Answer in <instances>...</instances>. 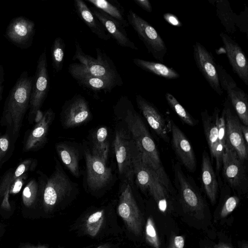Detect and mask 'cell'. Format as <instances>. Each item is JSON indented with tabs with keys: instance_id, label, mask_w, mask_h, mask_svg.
I'll return each instance as SVG.
<instances>
[{
	"instance_id": "1",
	"label": "cell",
	"mask_w": 248,
	"mask_h": 248,
	"mask_svg": "<svg viewBox=\"0 0 248 248\" xmlns=\"http://www.w3.org/2000/svg\"><path fill=\"white\" fill-rule=\"evenodd\" d=\"M124 118L131 138L141 155L143 161L157 175L169 192L172 185L161 163L155 143L139 114L126 96H122L117 104Z\"/></svg>"
},
{
	"instance_id": "2",
	"label": "cell",
	"mask_w": 248,
	"mask_h": 248,
	"mask_svg": "<svg viewBox=\"0 0 248 248\" xmlns=\"http://www.w3.org/2000/svg\"><path fill=\"white\" fill-rule=\"evenodd\" d=\"M33 77L22 72L5 100L0 121L16 143L20 136L24 116L29 108Z\"/></svg>"
},
{
	"instance_id": "3",
	"label": "cell",
	"mask_w": 248,
	"mask_h": 248,
	"mask_svg": "<svg viewBox=\"0 0 248 248\" xmlns=\"http://www.w3.org/2000/svg\"><path fill=\"white\" fill-rule=\"evenodd\" d=\"M73 60H78L90 74L113 81L122 86L123 81L112 60L100 48H96V58L86 54L80 44L75 41Z\"/></svg>"
},
{
	"instance_id": "4",
	"label": "cell",
	"mask_w": 248,
	"mask_h": 248,
	"mask_svg": "<svg viewBox=\"0 0 248 248\" xmlns=\"http://www.w3.org/2000/svg\"><path fill=\"white\" fill-rule=\"evenodd\" d=\"M74 184L57 163L50 176L46 178L42 195V205L46 212L51 211L73 190Z\"/></svg>"
},
{
	"instance_id": "5",
	"label": "cell",
	"mask_w": 248,
	"mask_h": 248,
	"mask_svg": "<svg viewBox=\"0 0 248 248\" xmlns=\"http://www.w3.org/2000/svg\"><path fill=\"white\" fill-rule=\"evenodd\" d=\"M126 17L129 25L134 30L148 52L157 61L163 62L167 48L156 30L132 10L128 11Z\"/></svg>"
},
{
	"instance_id": "6",
	"label": "cell",
	"mask_w": 248,
	"mask_h": 248,
	"mask_svg": "<svg viewBox=\"0 0 248 248\" xmlns=\"http://www.w3.org/2000/svg\"><path fill=\"white\" fill-rule=\"evenodd\" d=\"M49 87V77L45 48L37 61L36 72L33 77L28 116L29 124H32L34 122L37 112L41 110L47 97Z\"/></svg>"
},
{
	"instance_id": "7",
	"label": "cell",
	"mask_w": 248,
	"mask_h": 248,
	"mask_svg": "<svg viewBox=\"0 0 248 248\" xmlns=\"http://www.w3.org/2000/svg\"><path fill=\"white\" fill-rule=\"evenodd\" d=\"M118 213L128 230L136 235L140 234L142 218L133 196L131 185L124 181L118 205Z\"/></svg>"
},
{
	"instance_id": "8",
	"label": "cell",
	"mask_w": 248,
	"mask_h": 248,
	"mask_svg": "<svg viewBox=\"0 0 248 248\" xmlns=\"http://www.w3.org/2000/svg\"><path fill=\"white\" fill-rule=\"evenodd\" d=\"M123 129H117L113 146L119 174L124 181L133 184L134 174L132 164L133 140Z\"/></svg>"
},
{
	"instance_id": "9",
	"label": "cell",
	"mask_w": 248,
	"mask_h": 248,
	"mask_svg": "<svg viewBox=\"0 0 248 248\" xmlns=\"http://www.w3.org/2000/svg\"><path fill=\"white\" fill-rule=\"evenodd\" d=\"M217 70L220 87L227 92L228 98L236 114L245 125H248V99L247 94L237 86L232 77L220 64Z\"/></svg>"
},
{
	"instance_id": "10",
	"label": "cell",
	"mask_w": 248,
	"mask_h": 248,
	"mask_svg": "<svg viewBox=\"0 0 248 248\" xmlns=\"http://www.w3.org/2000/svg\"><path fill=\"white\" fill-rule=\"evenodd\" d=\"M61 116L63 126L70 128L87 123L91 119L92 112L85 97L77 94L65 102Z\"/></svg>"
},
{
	"instance_id": "11",
	"label": "cell",
	"mask_w": 248,
	"mask_h": 248,
	"mask_svg": "<svg viewBox=\"0 0 248 248\" xmlns=\"http://www.w3.org/2000/svg\"><path fill=\"white\" fill-rule=\"evenodd\" d=\"M173 170L175 186L183 204L192 212H201L204 208V203L195 186L185 174L179 164H175Z\"/></svg>"
},
{
	"instance_id": "12",
	"label": "cell",
	"mask_w": 248,
	"mask_h": 248,
	"mask_svg": "<svg viewBox=\"0 0 248 248\" xmlns=\"http://www.w3.org/2000/svg\"><path fill=\"white\" fill-rule=\"evenodd\" d=\"M55 118V113L51 108L43 112L39 121L25 133L23 140V152H35L42 149L47 141L49 128Z\"/></svg>"
},
{
	"instance_id": "13",
	"label": "cell",
	"mask_w": 248,
	"mask_h": 248,
	"mask_svg": "<svg viewBox=\"0 0 248 248\" xmlns=\"http://www.w3.org/2000/svg\"><path fill=\"white\" fill-rule=\"evenodd\" d=\"M193 57L197 68L212 89L219 95L223 94L218 76L217 64L212 53L202 44L193 46Z\"/></svg>"
},
{
	"instance_id": "14",
	"label": "cell",
	"mask_w": 248,
	"mask_h": 248,
	"mask_svg": "<svg viewBox=\"0 0 248 248\" xmlns=\"http://www.w3.org/2000/svg\"><path fill=\"white\" fill-rule=\"evenodd\" d=\"M86 181L88 187L92 190H98L105 187L112 179L110 168L99 157L86 150L84 152Z\"/></svg>"
},
{
	"instance_id": "15",
	"label": "cell",
	"mask_w": 248,
	"mask_h": 248,
	"mask_svg": "<svg viewBox=\"0 0 248 248\" xmlns=\"http://www.w3.org/2000/svg\"><path fill=\"white\" fill-rule=\"evenodd\" d=\"M35 33L34 22L23 16H19L10 21L4 36L16 46L26 49L31 46Z\"/></svg>"
},
{
	"instance_id": "16",
	"label": "cell",
	"mask_w": 248,
	"mask_h": 248,
	"mask_svg": "<svg viewBox=\"0 0 248 248\" xmlns=\"http://www.w3.org/2000/svg\"><path fill=\"white\" fill-rule=\"evenodd\" d=\"M244 165L236 153L225 144L222 158L223 173L229 185L236 189L240 188L246 180Z\"/></svg>"
},
{
	"instance_id": "17",
	"label": "cell",
	"mask_w": 248,
	"mask_h": 248,
	"mask_svg": "<svg viewBox=\"0 0 248 248\" xmlns=\"http://www.w3.org/2000/svg\"><path fill=\"white\" fill-rule=\"evenodd\" d=\"M226 121V145L233 149L243 161L248 159V145L243 138L238 118L229 107L224 108Z\"/></svg>"
},
{
	"instance_id": "18",
	"label": "cell",
	"mask_w": 248,
	"mask_h": 248,
	"mask_svg": "<svg viewBox=\"0 0 248 248\" xmlns=\"http://www.w3.org/2000/svg\"><path fill=\"white\" fill-rule=\"evenodd\" d=\"M170 129L171 133V143L176 155L181 164L189 171L196 168V159L189 141L174 122L170 120Z\"/></svg>"
},
{
	"instance_id": "19",
	"label": "cell",
	"mask_w": 248,
	"mask_h": 248,
	"mask_svg": "<svg viewBox=\"0 0 248 248\" xmlns=\"http://www.w3.org/2000/svg\"><path fill=\"white\" fill-rule=\"evenodd\" d=\"M226 55L233 71L248 85V61L240 46L228 35L221 32Z\"/></svg>"
},
{
	"instance_id": "20",
	"label": "cell",
	"mask_w": 248,
	"mask_h": 248,
	"mask_svg": "<svg viewBox=\"0 0 248 248\" xmlns=\"http://www.w3.org/2000/svg\"><path fill=\"white\" fill-rule=\"evenodd\" d=\"M68 72L80 86L92 91L107 93L118 86L113 81L90 74L80 63L70 64Z\"/></svg>"
},
{
	"instance_id": "21",
	"label": "cell",
	"mask_w": 248,
	"mask_h": 248,
	"mask_svg": "<svg viewBox=\"0 0 248 248\" xmlns=\"http://www.w3.org/2000/svg\"><path fill=\"white\" fill-rule=\"evenodd\" d=\"M136 101L139 109L156 134L165 142L169 143L165 120L156 107L140 95H136Z\"/></svg>"
},
{
	"instance_id": "22",
	"label": "cell",
	"mask_w": 248,
	"mask_h": 248,
	"mask_svg": "<svg viewBox=\"0 0 248 248\" xmlns=\"http://www.w3.org/2000/svg\"><path fill=\"white\" fill-rule=\"evenodd\" d=\"M90 10L108 32L121 46L137 50L136 46L128 37L125 28L117 20L103 11L91 7Z\"/></svg>"
},
{
	"instance_id": "23",
	"label": "cell",
	"mask_w": 248,
	"mask_h": 248,
	"mask_svg": "<svg viewBox=\"0 0 248 248\" xmlns=\"http://www.w3.org/2000/svg\"><path fill=\"white\" fill-rule=\"evenodd\" d=\"M201 179L205 194L210 202L215 203L217 196L218 184L210 157L205 150L202 155Z\"/></svg>"
},
{
	"instance_id": "24",
	"label": "cell",
	"mask_w": 248,
	"mask_h": 248,
	"mask_svg": "<svg viewBox=\"0 0 248 248\" xmlns=\"http://www.w3.org/2000/svg\"><path fill=\"white\" fill-rule=\"evenodd\" d=\"M38 161L36 159L28 158L24 159L15 167L8 169L0 179V202L7 192L12 183L25 173L34 171Z\"/></svg>"
},
{
	"instance_id": "25",
	"label": "cell",
	"mask_w": 248,
	"mask_h": 248,
	"mask_svg": "<svg viewBox=\"0 0 248 248\" xmlns=\"http://www.w3.org/2000/svg\"><path fill=\"white\" fill-rule=\"evenodd\" d=\"M219 112L220 110L216 108L212 115L208 114L207 110H204L201 112L204 134L212 160L216 158L218 145L217 120Z\"/></svg>"
},
{
	"instance_id": "26",
	"label": "cell",
	"mask_w": 248,
	"mask_h": 248,
	"mask_svg": "<svg viewBox=\"0 0 248 248\" xmlns=\"http://www.w3.org/2000/svg\"><path fill=\"white\" fill-rule=\"evenodd\" d=\"M74 5L79 17L88 26L92 32L99 38L107 41L110 36L94 16L86 3L82 0H75Z\"/></svg>"
},
{
	"instance_id": "27",
	"label": "cell",
	"mask_w": 248,
	"mask_h": 248,
	"mask_svg": "<svg viewBox=\"0 0 248 248\" xmlns=\"http://www.w3.org/2000/svg\"><path fill=\"white\" fill-rule=\"evenodd\" d=\"M132 164L134 177L137 184L142 191L148 190L153 176L155 173L143 161L141 155L134 141L132 148Z\"/></svg>"
},
{
	"instance_id": "28",
	"label": "cell",
	"mask_w": 248,
	"mask_h": 248,
	"mask_svg": "<svg viewBox=\"0 0 248 248\" xmlns=\"http://www.w3.org/2000/svg\"><path fill=\"white\" fill-rule=\"evenodd\" d=\"M39 174L37 178L30 179L22 190V201L26 207H32L36 203L39 196L42 195L46 178L41 172H39Z\"/></svg>"
},
{
	"instance_id": "29",
	"label": "cell",
	"mask_w": 248,
	"mask_h": 248,
	"mask_svg": "<svg viewBox=\"0 0 248 248\" xmlns=\"http://www.w3.org/2000/svg\"><path fill=\"white\" fill-rule=\"evenodd\" d=\"M56 150L63 164L75 177L80 176L78 154L73 146L63 142L55 145Z\"/></svg>"
},
{
	"instance_id": "30",
	"label": "cell",
	"mask_w": 248,
	"mask_h": 248,
	"mask_svg": "<svg viewBox=\"0 0 248 248\" xmlns=\"http://www.w3.org/2000/svg\"><path fill=\"white\" fill-rule=\"evenodd\" d=\"M91 143L92 154L107 163L109 143L108 130L106 126H100L93 132L92 134Z\"/></svg>"
},
{
	"instance_id": "31",
	"label": "cell",
	"mask_w": 248,
	"mask_h": 248,
	"mask_svg": "<svg viewBox=\"0 0 248 248\" xmlns=\"http://www.w3.org/2000/svg\"><path fill=\"white\" fill-rule=\"evenodd\" d=\"M133 62L142 70L167 79H174L180 77L179 74L175 69L160 62L139 58L133 59Z\"/></svg>"
},
{
	"instance_id": "32",
	"label": "cell",
	"mask_w": 248,
	"mask_h": 248,
	"mask_svg": "<svg viewBox=\"0 0 248 248\" xmlns=\"http://www.w3.org/2000/svg\"><path fill=\"white\" fill-rule=\"evenodd\" d=\"M87 1L117 20L124 28L128 27L129 24L125 17L124 9L118 1L107 0H87Z\"/></svg>"
},
{
	"instance_id": "33",
	"label": "cell",
	"mask_w": 248,
	"mask_h": 248,
	"mask_svg": "<svg viewBox=\"0 0 248 248\" xmlns=\"http://www.w3.org/2000/svg\"><path fill=\"white\" fill-rule=\"evenodd\" d=\"M148 190L155 200L160 211L165 213L168 205L169 191L161 183L156 174L154 175Z\"/></svg>"
},
{
	"instance_id": "34",
	"label": "cell",
	"mask_w": 248,
	"mask_h": 248,
	"mask_svg": "<svg viewBox=\"0 0 248 248\" xmlns=\"http://www.w3.org/2000/svg\"><path fill=\"white\" fill-rule=\"evenodd\" d=\"M65 44L60 37L56 38L51 47L52 65L55 73L62 69L65 54Z\"/></svg>"
},
{
	"instance_id": "35",
	"label": "cell",
	"mask_w": 248,
	"mask_h": 248,
	"mask_svg": "<svg viewBox=\"0 0 248 248\" xmlns=\"http://www.w3.org/2000/svg\"><path fill=\"white\" fill-rule=\"evenodd\" d=\"M165 98L170 108L184 123L191 126H195L197 124V120L187 111L172 94L167 92Z\"/></svg>"
},
{
	"instance_id": "36",
	"label": "cell",
	"mask_w": 248,
	"mask_h": 248,
	"mask_svg": "<svg viewBox=\"0 0 248 248\" xmlns=\"http://www.w3.org/2000/svg\"><path fill=\"white\" fill-rule=\"evenodd\" d=\"M104 218V211L100 210L90 215L85 222L86 232L91 236H95L99 232Z\"/></svg>"
},
{
	"instance_id": "37",
	"label": "cell",
	"mask_w": 248,
	"mask_h": 248,
	"mask_svg": "<svg viewBox=\"0 0 248 248\" xmlns=\"http://www.w3.org/2000/svg\"><path fill=\"white\" fill-rule=\"evenodd\" d=\"M15 144L8 133L5 132L4 134H0V167L12 155Z\"/></svg>"
},
{
	"instance_id": "38",
	"label": "cell",
	"mask_w": 248,
	"mask_h": 248,
	"mask_svg": "<svg viewBox=\"0 0 248 248\" xmlns=\"http://www.w3.org/2000/svg\"><path fill=\"white\" fill-rule=\"evenodd\" d=\"M147 243L153 248H160V240L153 218L149 217L146 221L145 230Z\"/></svg>"
},
{
	"instance_id": "39",
	"label": "cell",
	"mask_w": 248,
	"mask_h": 248,
	"mask_svg": "<svg viewBox=\"0 0 248 248\" xmlns=\"http://www.w3.org/2000/svg\"><path fill=\"white\" fill-rule=\"evenodd\" d=\"M239 200L237 196H231L225 201L221 209L220 217L224 218L231 213L237 207Z\"/></svg>"
},
{
	"instance_id": "40",
	"label": "cell",
	"mask_w": 248,
	"mask_h": 248,
	"mask_svg": "<svg viewBox=\"0 0 248 248\" xmlns=\"http://www.w3.org/2000/svg\"><path fill=\"white\" fill-rule=\"evenodd\" d=\"M28 173H25L18 177L11 185L8 191L4 196L9 195L10 196V195H15L18 193L27 180Z\"/></svg>"
},
{
	"instance_id": "41",
	"label": "cell",
	"mask_w": 248,
	"mask_h": 248,
	"mask_svg": "<svg viewBox=\"0 0 248 248\" xmlns=\"http://www.w3.org/2000/svg\"><path fill=\"white\" fill-rule=\"evenodd\" d=\"M185 246V239L183 236H172L169 242V248H184Z\"/></svg>"
},
{
	"instance_id": "42",
	"label": "cell",
	"mask_w": 248,
	"mask_h": 248,
	"mask_svg": "<svg viewBox=\"0 0 248 248\" xmlns=\"http://www.w3.org/2000/svg\"><path fill=\"white\" fill-rule=\"evenodd\" d=\"M164 20L169 24L175 27H181L182 23L178 18L174 15L167 13L163 15Z\"/></svg>"
},
{
	"instance_id": "43",
	"label": "cell",
	"mask_w": 248,
	"mask_h": 248,
	"mask_svg": "<svg viewBox=\"0 0 248 248\" xmlns=\"http://www.w3.org/2000/svg\"><path fill=\"white\" fill-rule=\"evenodd\" d=\"M135 3L147 12H152V7L148 0H133Z\"/></svg>"
},
{
	"instance_id": "44",
	"label": "cell",
	"mask_w": 248,
	"mask_h": 248,
	"mask_svg": "<svg viewBox=\"0 0 248 248\" xmlns=\"http://www.w3.org/2000/svg\"><path fill=\"white\" fill-rule=\"evenodd\" d=\"M241 130L244 140L248 145V127L244 124L241 125Z\"/></svg>"
},
{
	"instance_id": "45",
	"label": "cell",
	"mask_w": 248,
	"mask_h": 248,
	"mask_svg": "<svg viewBox=\"0 0 248 248\" xmlns=\"http://www.w3.org/2000/svg\"><path fill=\"white\" fill-rule=\"evenodd\" d=\"M208 248H232L230 245L224 243H221L218 244V245H215L211 247H209Z\"/></svg>"
},
{
	"instance_id": "46",
	"label": "cell",
	"mask_w": 248,
	"mask_h": 248,
	"mask_svg": "<svg viewBox=\"0 0 248 248\" xmlns=\"http://www.w3.org/2000/svg\"><path fill=\"white\" fill-rule=\"evenodd\" d=\"M4 74L3 66L0 65V87L3 85L2 83L4 81Z\"/></svg>"
},
{
	"instance_id": "47",
	"label": "cell",
	"mask_w": 248,
	"mask_h": 248,
	"mask_svg": "<svg viewBox=\"0 0 248 248\" xmlns=\"http://www.w3.org/2000/svg\"><path fill=\"white\" fill-rule=\"evenodd\" d=\"M21 248H48V247L45 246L39 245V246H33L31 245H25L22 246Z\"/></svg>"
},
{
	"instance_id": "48",
	"label": "cell",
	"mask_w": 248,
	"mask_h": 248,
	"mask_svg": "<svg viewBox=\"0 0 248 248\" xmlns=\"http://www.w3.org/2000/svg\"><path fill=\"white\" fill-rule=\"evenodd\" d=\"M4 86L2 85L0 87V102L2 98V93L3 91Z\"/></svg>"
},
{
	"instance_id": "49",
	"label": "cell",
	"mask_w": 248,
	"mask_h": 248,
	"mask_svg": "<svg viewBox=\"0 0 248 248\" xmlns=\"http://www.w3.org/2000/svg\"><path fill=\"white\" fill-rule=\"evenodd\" d=\"M95 248H109V245L108 244L101 245Z\"/></svg>"
},
{
	"instance_id": "50",
	"label": "cell",
	"mask_w": 248,
	"mask_h": 248,
	"mask_svg": "<svg viewBox=\"0 0 248 248\" xmlns=\"http://www.w3.org/2000/svg\"><path fill=\"white\" fill-rule=\"evenodd\" d=\"M242 248H248V244L246 243L243 244L242 246Z\"/></svg>"
},
{
	"instance_id": "51",
	"label": "cell",
	"mask_w": 248,
	"mask_h": 248,
	"mask_svg": "<svg viewBox=\"0 0 248 248\" xmlns=\"http://www.w3.org/2000/svg\"><path fill=\"white\" fill-rule=\"evenodd\" d=\"M1 226H2V225H1V224L0 223V230L1 228Z\"/></svg>"
}]
</instances>
